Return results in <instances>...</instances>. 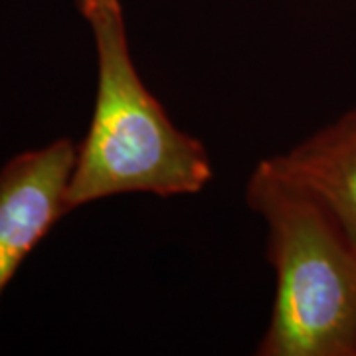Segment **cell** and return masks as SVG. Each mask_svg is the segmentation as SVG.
<instances>
[{
	"label": "cell",
	"mask_w": 356,
	"mask_h": 356,
	"mask_svg": "<svg viewBox=\"0 0 356 356\" xmlns=\"http://www.w3.org/2000/svg\"><path fill=\"white\" fill-rule=\"evenodd\" d=\"M97 54V95L65 194L67 212L117 194H196L212 180L198 139L170 121L143 83L129 48L121 0H77Z\"/></svg>",
	"instance_id": "1"
},
{
	"label": "cell",
	"mask_w": 356,
	"mask_h": 356,
	"mask_svg": "<svg viewBox=\"0 0 356 356\" xmlns=\"http://www.w3.org/2000/svg\"><path fill=\"white\" fill-rule=\"evenodd\" d=\"M248 204L267 224L277 273L261 356H356V250L329 210L261 161Z\"/></svg>",
	"instance_id": "2"
},
{
	"label": "cell",
	"mask_w": 356,
	"mask_h": 356,
	"mask_svg": "<svg viewBox=\"0 0 356 356\" xmlns=\"http://www.w3.org/2000/svg\"><path fill=\"white\" fill-rule=\"evenodd\" d=\"M76 145L60 139L14 156L0 170V295L28 254L67 212Z\"/></svg>",
	"instance_id": "3"
},
{
	"label": "cell",
	"mask_w": 356,
	"mask_h": 356,
	"mask_svg": "<svg viewBox=\"0 0 356 356\" xmlns=\"http://www.w3.org/2000/svg\"><path fill=\"white\" fill-rule=\"evenodd\" d=\"M264 163L275 175L313 194L356 250V109L287 154Z\"/></svg>",
	"instance_id": "4"
}]
</instances>
